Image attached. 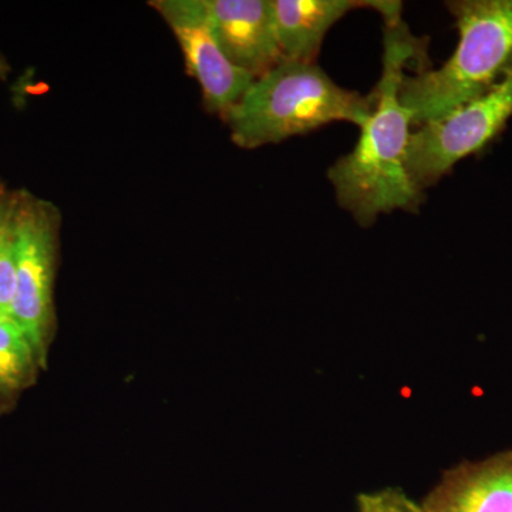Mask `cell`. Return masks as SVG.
<instances>
[{
	"label": "cell",
	"instance_id": "obj_1",
	"mask_svg": "<svg viewBox=\"0 0 512 512\" xmlns=\"http://www.w3.org/2000/svg\"><path fill=\"white\" fill-rule=\"evenodd\" d=\"M427 42L414 36L402 16L384 22L382 76L355 148L329 168L336 200L357 224L369 227L383 214L419 210L424 192L407 168L413 114L400 101L407 72L429 67Z\"/></svg>",
	"mask_w": 512,
	"mask_h": 512
},
{
	"label": "cell",
	"instance_id": "obj_2",
	"mask_svg": "<svg viewBox=\"0 0 512 512\" xmlns=\"http://www.w3.org/2000/svg\"><path fill=\"white\" fill-rule=\"evenodd\" d=\"M372 104V94L362 96L339 86L316 62L284 59L255 79L222 120L232 141L252 150L339 121L360 127Z\"/></svg>",
	"mask_w": 512,
	"mask_h": 512
},
{
	"label": "cell",
	"instance_id": "obj_3",
	"mask_svg": "<svg viewBox=\"0 0 512 512\" xmlns=\"http://www.w3.org/2000/svg\"><path fill=\"white\" fill-rule=\"evenodd\" d=\"M446 6L456 22V50L437 69L406 74L400 86L413 126L443 119L477 99L512 63V0H454Z\"/></svg>",
	"mask_w": 512,
	"mask_h": 512
},
{
	"label": "cell",
	"instance_id": "obj_4",
	"mask_svg": "<svg viewBox=\"0 0 512 512\" xmlns=\"http://www.w3.org/2000/svg\"><path fill=\"white\" fill-rule=\"evenodd\" d=\"M16 289L10 316L18 322L45 367L55 333L53 302L60 214L55 205L28 192L16 194Z\"/></svg>",
	"mask_w": 512,
	"mask_h": 512
},
{
	"label": "cell",
	"instance_id": "obj_5",
	"mask_svg": "<svg viewBox=\"0 0 512 512\" xmlns=\"http://www.w3.org/2000/svg\"><path fill=\"white\" fill-rule=\"evenodd\" d=\"M512 119V63L501 79L477 99L443 119L430 121L410 137L407 168L424 192L464 158L483 150Z\"/></svg>",
	"mask_w": 512,
	"mask_h": 512
},
{
	"label": "cell",
	"instance_id": "obj_6",
	"mask_svg": "<svg viewBox=\"0 0 512 512\" xmlns=\"http://www.w3.org/2000/svg\"><path fill=\"white\" fill-rule=\"evenodd\" d=\"M150 5L177 37L188 73L200 84L205 109L224 119L254 83V77L222 52L202 0H156Z\"/></svg>",
	"mask_w": 512,
	"mask_h": 512
},
{
	"label": "cell",
	"instance_id": "obj_7",
	"mask_svg": "<svg viewBox=\"0 0 512 512\" xmlns=\"http://www.w3.org/2000/svg\"><path fill=\"white\" fill-rule=\"evenodd\" d=\"M212 33L232 64L264 76L284 60L269 0H202Z\"/></svg>",
	"mask_w": 512,
	"mask_h": 512
},
{
	"label": "cell",
	"instance_id": "obj_8",
	"mask_svg": "<svg viewBox=\"0 0 512 512\" xmlns=\"http://www.w3.org/2000/svg\"><path fill=\"white\" fill-rule=\"evenodd\" d=\"M276 37L284 59L316 62L326 35L356 9H373L384 22L402 16V3L392 0H269Z\"/></svg>",
	"mask_w": 512,
	"mask_h": 512
},
{
	"label": "cell",
	"instance_id": "obj_9",
	"mask_svg": "<svg viewBox=\"0 0 512 512\" xmlns=\"http://www.w3.org/2000/svg\"><path fill=\"white\" fill-rule=\"evenodd\" d=\"M423 512H512V450L444 471Z\"/></svg>",
	"mask_w": 512,
	"mask_h": 512
},
{
	"label": "cell",
	"instance_id": "obj_10",
	"mask_svg": "<svg viewBox=\"0 0 512 512\" xmlns=\"http://www.w3.org/2000/svg\"><path fill=\"white\" fill-rule=\"evenodd\" d=\"M39 357L9 313H0V396L18 393L35 382Z\"/></svg>",
	"mask_w": 512,
	"mask_h": 512
},
{
	"label": "cell",
	"instance_id": "obj_11",
	"mask_svg": "<svg viewBox=\"0 0 512 512\" xmlns=\"http://www.w3.org/2000/svg\"><path fill=\"white\" fill-rule=\"evenodd\" d=\"M15 211V210H13ZM16 289V237L13 215L0 231V313L12 311Z\"/></svg>",
	"mask_w": 512,
	"mask_h": 512
},
{
	"label": "cell",
	"instance_id": "obj_12",
	"mask_svg": "<svg viewBox=\"0 0 512 512\" xmlns=\"http://www.w3.org/2000/svg\"><path fill=\"white\" fill-rule=\"evenodd\" d=\"M414 505L416 503L397 488H386L377 493L360 494L357 497L359 512H414Z\"/></svg>",
	"mask_w": 512,
	"mask_h": 512
},
{
	"label": "cell",
	"instance_id": "obj_13",
	"mask_svg": "<svg viewBox=\"0 0 512 512\" xmlns=\"http://www.w3.org/2000/svg\"><path fill=\"white\" fill-rule=\"evenodd\" d=\"M16 194H10L2 184H0V231L6 227V224L12 218L15 210Z\"/></svg>",
	"mask_w": 512,
	"mask_h": 512
},
{
	"label": "cell",
	"instance_id": "obj_14",
	"mask_svg": "<svg viewBox=\"0 0 512 512\" xmlns=\"http://www.w3.org/2000/svg\"><path fill=\"white\" fill-rule=\"evenodd\" d=\"M414 512H423L421 511L420 504L416 503V505H414Z\"/></svg>",
	"mask_w": 512,
	"mask_h": 512
}]
</instances>
